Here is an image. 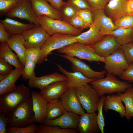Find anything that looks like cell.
I'll return each instance as SVG.
<instances>
[{
  "label": "cell",
  "instance_id": "41",
  "mask_svg": "<svg viewBox=\"0 0 133 133\" xmlns=\"http://www.w3.org/2000/svg\"><path fill=\"white\" fill-rule=\"evenodd\" d=\"M67 22L73 27L82 30L90 27L80 16L77 15L69 19Z\"/></svg>",
  "mask_w": 133,
  "mask_h": 133
},
{
  "label": "cell",
  "instance_id": "10",
  "mask_svg": "<svg viewBox=\"0 0 133 133\" xmlns=\"http://www.w3.org/2000/svg\"><path fill=\"white\" fill-rule=\"evenodd\" d=\"M21 34L25 40L26 49L40 48L50 36L40 25L36 26Z\"/></svg>",
  "mask_w": 133,
  "mask_h": 133
},
{
  "label": "cell",
  "instance_id": "3",
  "mask_svg": "<svg viewBox=\"0 0 133 133\" xmlns=\"http://www.w3.org/2000/svg\"><path fill=\"white\" fill-rule=\"evenodd\" d=\"M8 117L10 119L8 126L23 127L34 123L35 122L32 98L18 104Z\"/></svg>",
  "mask_w": 133,
  "mask_h": 133
},
{
  "label": "cell",
  "instance_id": "20",
  "mask_svg": "<svg viewBox=\"0 0 133 133\" xmlns=\"http://www.w3.org/2000/svg\"><path fill=\"white\" fill-rule=\"evenodd\" d=\"M66 80L67 78L64 74L55 72L40 77L35 76L28 80V84L30 88H37L41 90L52 83Z\"/></svg>",
  "mask_w": 133,
  "mask_h": 133
},
{
  "label": "cell",
  "instance_id": "5",
  "mask_svg": "<svg viewBox=\"0 0 133 133\" xmlns=\"http://www.w3.org/2000/svg\"><path fill=\"white\" fill-rule=\"evenodd\" d=\"M76 42L74 36L71 35L56 33L50 35L40 48V55L37 64L40 65L46 60L52 51Z\"/></svg>",
  "mask_w": 133,
  "mask_h": 133
},
{
  "label": "cell",
  "instance_id": "45",
  "mask_svg": "<svg viewBox=\"0 0 133 133\" xmlns=\"http://www.w3.org/2000/svg\"><path fill=\"white\" fill-rule=\"evenodd\" d=\"M10 121V118L0 112V133H7V129Z\"/></svg>",
  "mask_w": 133,
  "mask_h": 133
},
{
  "label": "cell",
  "instance_id": "1",
  "mask_svg": "<svg viewBox=\"0 0 133 133\" xmlns=\"http://www.w3.org/2000/svg\"><path fill=\"white\" fill-rule=\"evenodd\" d=\"M31 98L29 88L23 84L0 95V112L8 117L16 107L22 102Z\"/></svg>",
  "mask_w": 133,
  "mask_h": 133
},
{
  "label": "cell",
  "instance_id": "35",
  "mask_svg": "<svg viewBox=\"0 0 133 133\" xmlns=\"http://www.w3.org/2000/svg\"><path fill=\"white\" fill-rule=\"evenodd\" d=\"M36 64L32 61L26 60L21 75L22 80H28L35 76L34 70Z\"/></svg>",
  "mask_w": 133,
  "mask_h": 133
},
{
  "label": "cell",
  "instance_id": "25",
  "mask_svg": "<svg viewBox=\"0 0 133 133\" xmlns=\"http://www.w3.org/2000/svg\"><path fill=\"white\" fill-rule=\"evenodd\" d=\"M5 30L11 35L22 34L25 31L36 26L30 23L26 24L14 20L8 17L0 20Z\"/></svg>",
  "mask_w": 133,
  "mask_h": 133
},
{
  "label": "cell",
  "instance_id": "15",
  "mask_svg": "<svg viewBox=\"0 0 133 133\" xmlns=\"http://www.w3.org/2000/svg\"><path fill=\"white\" fill-rule=\"evenodd\" d=\"M66 111L81 115L85 113L75 88H69L60 98Z\"/></svg>",
  "mask_w": 133,
  "mask_h": 133
},
{
  "label": "cell",
  "instance_id": "17",
  "mask_svg": "<svg viewBox=\"0 0 133 133\" xmlns=\"http://www.w3.org/2000/svg\"><path fill=\"white\" fill-rule=\"evenodd\" d=\"M31 92L35 122L43 124L46 117L48 103L40 92L33 90Z\"/></svg>",
  "mask_w": 133,
  "mask_h": 133
},
{
  "label": "cell",
  "instance_id": "50",
  "mask_svg": "<svg viewBox=\"0 0 133 133\" xmlns=\"http://www.w3.org/2000/svg\"><path fill=\"white\" fill-rule=\"evenodd\" d=\"M126 11L128 14H133V0H129L127 7Z\"/></svg>",
  "mask_w": 133,
  "mask_h": 133
},
{
  "label": "cell",
  "instance_id": "24",
  "mask_svg": "<svg viewBox=\"0 0 133 133\" xmlns=\"http://www.w3.org/2000/svg\"><path fill=\"white\" fill-rule=\"evenodd\" d=\"M89 28L87 31L74 36L77 42L84 45L91 46L105 36L101 34L93 23Z\"/></svg>",
  "mask_w": 133,
  "mask_h": 133
},
{
  "label": "cell",
  "instance_id": "18",
  "mask_svg": "<svg viewBox=\"0 0 133 133\" xmlns=\"http://www.w3.org/2000/svg\"><path fill=\"white\" fill-rule=\"evenodd\" d=\"M129 0H110L104 10L106 15L115 22L123 16L128 14L126 11Z\"/></svg>",
  "mask_w": 133,
  "mask_h": 133
},
{
  "label": "cell",
  "instance_id": "40",
  "mask_svg": "<svg viewBox=\"0 0 133 133\" xmlns=\"http://www.w3.org/2000/svg\"><path fill=\"white\" fill-rule=\"evenodd\" d=\"M77 15L80 16L90 26L93 23L92 11L91 10L87 9L79 10Z\"/></svg>",
  "mask_w": 133,
  "mask_h": 133
},
{
  "label": "cell",
  "instance_id": "7",
  "mask_svg": "<svg viewBox=\"0 0 133 133\" xmlns=\"http://www.w3.org/2000/svg\"><path fill=\"white\" fill-rule=\"evenodd\" d=\"M75 88L80 102L86 112L97 111L101 96L95 89L88 84Z\"/></svg>",
  "mask_w": 133,
  "mask_h": 133
},
{
  "label": "cell",
  "instance_id": "12",
  "mask_svg": "<svg viewBox=\"0 0 133 133\" xmlns=\"http://www.w3.org/2000/svg\"><path fill=\"white\" fill-rule=\"evenodd\" d=\"M91 46L96 53L105 58L121 48V46L111 35H107Z\"/></svg>",
  "mask_w": 133,
  "mask_h": 133
},
{
  "label": "cell",
  "instance_id": "22",
  "mask_svg": "<svg viewBox=\"0 0 133 133\" xmlns=\"http://www.w3.org/2000/svg\"><path fill=\"white\" fill-rule=\"evenodd\" d=\"M7 43L10 48L16 53L20 63L24 67L26 61V49L24 46L25 40L22 34L11 35Z\"/></svg>",
  "mask_w": 133,
  "mask_h": 133
},
{
  "label": "cell",
  "instance_id": "37",
  "mask_svg": "<svg viewBox=\"0 0 133 133\" xmlns=\"http://www.w3.org/2000/svg\"><path fill=\"white\" fill-rule=\"evenodd\" d=\"M118 28H127L133 27V14H127L115 22Z\"/></svg>",
  "mask_w": 133,
  "mask_h": 133
},
{
  "label": "cell",
  "instance_id": "13",
  "mask_svg": "<svg viewBox=\"0 0 133 133\" xmlns=\"http://www.w3.org/2000/svg\"><path fill=\"white\" fill-rule=\"evenodd\" d=\"M92 12L93 23L102 35H110L118 28L112 20L106 15L104 9L94 10Z\"/></svg>",
  "mask_w": 133,
  "mask_h": 133
},
{
  "label": "cell",
  "instance_id": "31",
  "mask_svg": "<svg viewBox=\"0 0 133 133\" xmlns=\"http://www.w3.org/2000/svg\"><path fill=\"white\" fill-rule=\"evenodd\" d=\"M125 105V116L128 121L133 117V87L127 88L124 93L118 94Z\"/></svg>",
  "mask_w": 133,
  "mask_h": 133
},
{
  "label": "cell",
  "instance_id": "14",
  "mask_svg": "<svg viewBox=\"0 0 133 133\" xmlns=\"http://www.w3.org/2000/svg\"><path fill=\"white\" fill-rule=\"evenodd\" d=\"M80 115L66 111L60 116L53 119L45 118L43 124L57 126L63 129H77Z\"/></svg>",
  "mask_w": 133,
  "mask_h": 133
},
{
  "label": "cell",
  "instance_id": "29",
  "mask_svg": "<svg viewBox=\"0 0 133 133\" xmlns=\"http://www.w3.org/2000/svg\"><path fill=\"white\" fill-rule=\"evenodd\" d=\"M110 35L113 36L121 45L133 42V27L118 28L112 32Z\"/></svg>",
  "mask_w": 133,
  "mask_h": 133
},
{
  "label": "cell",
  "instance_id": "32",
  "mask_svg": "<svg viewBox=\"0 0 133 133\" xmlns=\"http://www.w3.org/2000/svg\"><path fill=\"white\" fill-rule=\"evenodd\" d=\"M73 129H63L57 126L41 124L38 125L35 133H77Z\"/></svg>",
  "mask_w": 133,
  "mask_h": 133
},
{
  "label": "cell",
  "instance_id": "33",
  "mask_svg": "<svg viewBox=\"0 0 133 133\" xmlns=\"http://www.w3.org/2000/svg\"><path fill=\"white\" fill-rule=\"evenodd\" d=\"M79 9L67 1L65 2L59 11L61 20L67 22L77 15Z\"/></svg>",
  "mask_w": 133,
  "mask_h": 133
},
{
  "label": "cell",
  "instance_id": "46",
  "mask_svg": "<svg viewBox=\"0 0 133 133\" xmlns=\"http://www.w3.org/2000/svg\"><path fill=\"white\" fill-rule=\"evenodd\" d=\"M122 80L129 83L133 82V63L130 64L128 68L120 77Z\"/></svg>",
  "mask_w": 133,
  "mask_h": 133
},
{
  "label": "cell",
  "instance_id": "26",
  "mask_svg": "<svg viewBox=\"0 0 133 133\" xmlns=\"http://www.w3.org/2000/svg\"><path fill=\"white\" fill-rule=\"evenodd\" d=\"M103 108L105 112L112 110L118 113L121 118L125 117V107L119 94H109L105 96Z\"/></svg>",
  "mask_w": 133,
  "mask_h": 133
},
{
  "label": "cell",
  "instance_id": "2",
  "mask_svg": "<svg viewBox=\"0 0 133 133\" xmlns=\"http://www.w3.org/2000/svg\"><path fill=\"white\" fill-rule=\"evenodd\" d=\"M101 96L106 94L123 93L133 84L126 81L121 80L116 76L107 73L105 78L95 80L90 83Z\"/></svg>",
  "mask_w": 133,
  "mask_h": 133
},
{
  "label": "cell",
  "instance_id": "49",
  "mask_svg": "<svg viewBox=\"0 0 133 133\" xmlns=\"http://www.w3.org/2000/svg\"><path fill=\"white\" fill-rule=\"evenodd\" d=\"M49 2L51 6L55 9L60 11L65 1L62 0H46Z\"/></svg>",
  "mask_w": 133,
  "mask_h": 133
},
{
  "label": "cell",
  "instance_id": "9",
  "mask_svg": "<svg viewBox=\"0 0 133 133\" xmlns=\"http://www.w3.org/2000/svg\"><path fill=\"white\" fill-rule=\"evenodd\" d=\"M6 15L8 17L25 19L37 26L40 25L30 0H19Z\"/></svg>",
  "mask_w": 133,
  "mask_h": 133
},
{
  "label": "cell",
  "instance_id": "44",
  "mask_svg": "<svg viewBox=\"0 0 133 133\" xmlns=\"http://www.w3.org/2000/svg\"><path fill=\"white\" fill-rule=\"evenodd\" d=\"M110 0H86L94 10L104 9Z\"/></svg>",
  "mask_w": 133,
  "mask_h": 133
},
{
  "label": "cell",
  "instance_id": "43",
  "mask_svg": "<svg viewBox=\"0 0 133 133\" xmlns=\"http://www.w3.org/2000/svg\"><path fill=\"white\" fill-rule=\"evenodd\" d=\"M67 2L79 10L87 9L94 10L86 0H67Z\"/></svg>",
  "mask_w": 133,
  "mask_h": 133
},
{
  "label": "cell",
  "instance_id": "30",
  "mask_svg": "<svg viewBox=\"0 0 133 133\" xmlns=\"http://www.w3.org/2000/svg\"><path fill=\"white\" fill-rule=\"evenodd\" d=\"M65 111L60 99L53 100L48 103L46 118L55 119L62 115Z\"/></svg>",
  "mask_w": 133,
  "mask_h": 133
},
{
  "label": "cell",
  "instance_id": "23",
  "mask_svg": "<svg viewBox=\"0 0 133 133\" xmlns=\"http://www.w3.org/2000/svg\"><path fill=\"white\" fill-rule=\"evenodd\" d=\"M56 65L59 71L66 76L69 88H75L80 87L95 80L88 78L78 71L68 72L60 65Z\"/></svg>",
  "mask_w": 133,
  "mask_h": 133
},
{
  "label": "cell",
  "instance_id": "52",
  "mask_svg": "<svg viewBox=\"0 0 133 133\" xmlns=\"http://www.w3.org/2000/svg\"><path fill=\"white\" fill-rule=\"evenodd\" d=\"M133 45V42L132 43Z\"/></svg>",
  "mask_w": 133,
  "mask_h": 133
},
{
  "label": "cell",
  "instance_id": "19",
  "mask_svg": "<svg viewBox=\"0 0 133 133\" xmlns=\"http://www.w3.org/2000/svg\"><path fill=\"white\" fill-rule=\"evenodd\" d=\"M97 114L85 112L80 115L77 129L80 133H98L100 130L97 120Z\"/></svg>",
  "mask_w": 133,
  "mask_h": 133
},
{
  "label": "cell",
  "instance_id": "34",
  "mask_svg": "<svg viewBox=\"0 0 133 133\" xmlns=\"http://www.w3.org/2000/svg\"><path fill=\"white\" fill-rule=\"evenodd\" d=\"M105 96H101L98 108V113L97 115V120L98 125L101 133H104L105 125L104 117L103 114V104Z\"/></svg>",
  "mask_w": 133,
  "mask_h": 133
},
{
  "label": "cell",
  "instance_id": "28",
  "mask_svg": "<svg viewBox=\"0 0 133 133\" xmlns=\"http://www.w3.org/2000/svg\"><path fill=\"white\" fill-rule=\"evenodd\" d=\"M0 58L3 59L15 68L24 66L20 63L17 55L12 51L6 42L1 43L0 45Z\"/></svg>",
  "mask_w": 133,
  "mask_h": 133
},
{
  "label": "cell",
  "instance_id": "42",
  "mask_svg": "<svg viewBox=\"0 0 133 133\" xmlns=\"http://www.w3.org/2000/svg\"><path fill=\"white\" fill-rule=\"evenodd\" d=\"M121 48L123 51L128 63L130 64L133 63V45L132 43L121 45Z\"/></svg>",
  "mask_w": 133,
  "mask_h": 133
},
{
  "label": "cell",
  "instance_id": "27",
  "mask_svg": "<svg viewBox=\"0 0 133 133\" xmlns=\"http://www.w3.org/2000/svg\"><path fill=\"white\" fill-rule=\"evenodd\" d=\"M24 66L15 68L0 82V95L12 89L16 85L15 83L22 73Z\"/></svg>",
  "mask_w": 133,
  "mask_h": 133
},
{
  "label": "cell",
  "instance_id": "8",
  "mask_svg": "<svg viewBox=\"0 0 133 133\" xmlns=\"http://www.w3.org/2000/svg\"><path fill=\"white\" fill-rule=\"evenodd\" d=\"M105 59L104 67L107 73L116 76L120 77L129 66L121 48Z\"/></svg>",
  "mask_w": 133,
  "mask_h": 133
},
{
  "label": "cell",
  "instance_id": "11",
  "mask_svg": "<svg viewBox=\"0 0 133 133\" xmlns=\"http://www.w3.org/2000/svg\"><path fill=\"white\" fill-rule=\"evenodd\" d=\"M58 55L71 62V69L73 72H79L88 78L95 80L102 79L104 78L107 72L105 70L100 71H94L88 65L77 57L65 54Z\"/></svg>",
  "mask_w": 133,
  "mask_h": 133
},
{
  "label": "cell",
  "instance_id": "4",
  "mask_svg": "<svg viewBox=\"0 0 133 133\" xmlns=\"http://www.w3.org/2000/svg\"><path fill=\"white\" fill-rule=\"evenodd\" d=\"M37 17L40 25L50 35L59 33L76 36L81 33L82 30L65 21L52 19L44 15Z\"/></svg>",
  "mask_w": 133,
  "mask_h": 133
},
{
  "label": "cell",
  "instance_id": "48",
  "mask_svg": "<svg viewBox=\"0 0 133 133\" xmlns=\"http://www.w3.org/2000/svg\"><path fill=\"white\" fill-rule=\"evenodd\" d=\"M11 34L5 29L3 24L0 23V41L1 43L7 42Z\"/></svg>",
  "mask_w": 133,
  "mask_h": 133
},
{
  "label": "cell",
  "instance_id": "16",
  "mask_svg": "<svg viewBox=\"0 0 133 133\" xmlns=\"http://www.w3.org/2000/svg\"><path fill=\"white\" fill-rule=\"evenodd\" d=\"M69 88L66 80L55 82L41 90L40 93L48 103L54 100L60 99Z\"/></svg>",
  "mask_w": 133,
  "mask_h": 133
},
{
  "label": "cell",
  "instance_id": "21",
  "mask_svg": "<svg viewBox=\"0 0 133 133\" xmlns=\"http://www.w3.org/2000/svg\"><path fill=\"white\" fill-rule=\"evenodd\" d=\"M30 0L37 17L44 15L52 19L61 20L60 11L52 7L46 0Z\"/></svg>",
  "mask_w": 133,
  "mask_h": 133
},
{
  "label": "cell",
  "instance_id": "6",
  "mask_svg": "<svg viewBox=\"0 0 133 133\" xmlns=\"http://www.w3.org/2000/svg\"><path fill=\"white\" fill-rule=\"evenodd\" d=\"M57 51L62 54L91 62H105V58L97 55L91 46L84 45L78 42L66 46L57 50Z\"/></svg>",
  "mask_w": 133,
  "mask_h": 133
},
{
  "label": "cell",
  "instance_id": "38",
  "mask_svg": "<svg viewBox=\"0 0 133 133\" xmlns=\"http://www.w3.org/2000/svg\"><path fill=\"white\" fill-rule=\"evenodd\" d=\"M19 0H0V15L2 16L9 12Z\"/></svg>",
  "mask_w": 133,
  "mask_h": 133
},
{
  "label": "cell",
  "instance_id": "47",
  "mask_svg": "<svg viewBox=\"0 0 133 133\" xmlns=\"http://www.w3.org/2000/svg\"><path fill=\"white\" fill-rule=\"evenodd\" d=\"M3 59L0 58V74L7 75L13 70L11 66Z\"/></svg>",
  "mask_w": 133,
  "mask_h": 133
},
{
  "label": "cell",
  "instance_id": "51",
  "mask_svg": "<svg viewBox=\"0 0 133 133\" xmlns=\"http://www.w3.org/2000/svg\"><path fill=\"white\" fill-rule=\"evenodd\" d=\"M7 75L2 74H0V82L1 81L6 77Z\"/></svg>",
  "mask_w": 133,
  "mask_h": 133
},
{
  "label": "cell",
  "instance_id": "36",
  "mask_svg": "<svg viewBox=\"0 0 133 133\" xmlns=\"http://www.w3.org/2000/svg\"><path fill=\"white\" fill-rule=\"evenodd\" d=\"M38 128V126L34 123L27 126L23 127L8 126V133H35Z\"/></svg>",
  "mask_w": 133,
  "mask_h": 133
},
{
  "label": "cell",
  "instance_id": "39",
  "mask_svg": "<svg viewBox=\"0 0 133 133\" xmlns=\"http://www.w3.org/2000/svg\"><path fill=\"white\" fill-rule=\"evenodd\" d=\"M40 48H31L26 49V60L32 61L37 64L39 58Z\"/></svg>",
  "mask_w": 133,
  "mask_h": 133
}]
</instances>
